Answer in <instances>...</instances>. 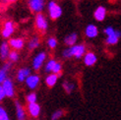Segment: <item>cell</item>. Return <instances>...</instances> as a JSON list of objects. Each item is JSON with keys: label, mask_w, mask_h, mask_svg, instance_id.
<instances>
[{"label": "cell", "mask_w": 121, "mask_h": 120, "mask_svg": "<svg viewBox=\"0 0 121 120\" xmlns=\"http://www.w3.org/2000/svg\"><path fill=\"white\" fill-rule=\"evenodd\" d=\"M85 53V46L84 45H74L73 47L68 49H65L63 51V55L65 57H72L75 56L77 58H80Z\"/></svg>", "instance_id": "obj_1"}, {"label": "cell", "mask_w": 121, "mask_h": 120, "mask_svg": "<svg viewBox=\"0 0 121 120\" xmlns=\"http://www.w3.org/2000/svg\"><path fill=\"white\" fill-rule=\"evenodd\" d=\"M48 10H49V15L52 19H57L62 14L61 8L53 1H50L49 4H48Z\"/></svg>", "instance_id": "obj_2"}, {"label": "cell", "mask_w": 121, "mask_h": 120, "mask_svg": "<svg viewBox=\"0 0 121 120\" xmlns=\"http://www.w3.org/2000/svg\"><path fill=\"white\" fill-rule=\"evenodd\" d=\"M2 89L4 91L5 97H9L12 98L14 95V87H13V83L10 79H6L3 84H2Z\"/></svg>", "instance_id": "obj_3"}, {"label": "cell", "mask_w": 121, "mask_h": 120, "mask_svg": "<svg viewBox=\"0 0 121 120\" xmlns=\"http://www.w3.org/2000/svg\"><path fill=\"white\" fill-rule=\"evenodd\" d=\"M35 24H37V27L39 30L42 32H45L46 29H47V23H46V20L45 18L43 17V15L41 14H39L35 18Z\"/></svg>", "instance_id": "obj_4"}, {"label": "cell", "mask_w": 121, "mask_h": 120, "mask_svg": "<svg viewBox=\"0 0 121 120\" xmlns=\"http://www.w3.org/2000/svg\"><path fill=\"white\" fill-rule=\"evenodd\" d=\"M26 83H27V85L30 89H35L37 88V86L39 85V77L37 76V75H30L27 79H26Z\"/></svg>", "instance_id": "obj_5"}, {"label": "cell", "mask_w": 121, "mask_h": 120, "mask_svg": "<svg viewBox=\"0 0 121 120\" xmlns=\"http://www.w3.org/2000/svg\"><path fill=\"white\" fill-rule=\"evenodd\" d=\"M45 56L46 55H45L44 52H41V53H39V54H38L37 56H35V58L34 59V63H33L35 70H39L41 67L42 63H43V61L45 60Z\"/></svg>", "instance_id": "obj_6"}, {"label": "cell", "mask_w": 121, "mask_h": 120, "mask_svg": "<svg viewBox=\"0 0 121 120\" xmlns=\"http://www.w3.org/2000/svg\"><path fill=\"white\" fill-rule=\"evenodd\" d=\"M30 7L35 12H39L43 8V0H29Z\"/></svg>", "instance_id": "obj_7"}, {"label": "cell", "mask_w": 121, "mask_h": 120, "mask_svg": "<svg viewBox=\"0 0 121 120\" xmlns=\"http://www.w3.org/2000/svg\"><path fill=\"white\" fill-rule=\"evenodd\" d=\"M14 32V26L12 22H6L2 30V35L4 38H9Z\"/></svg>", "instance_id": "obj_8"}, {"label": "cell", "mask_w": 121, "mask_h": 120, "mask_svg": "<svg viewBox=\"0 0 121 120\" xmlns=\"http://www.w3.org/2000/svg\"><path fill=\"white\" fill-rule=\"evenodd\" d=\"M28 109H29V112L33 117H38L39 115V112H40V106L37 103H29V106H28Z\"/></svg>", "instance_id": "obj_9"}, {"label": "cell", "mask_w": 121, "mask_h": 120, "mask_svg": "<svg viewBox=\"0 0 121 120\" xmlns=\"http://www.w3.org/2000/svg\"><path fill=\"white\" fill-rule=\"evenodd\" d=\"M16 113L18 120H26L25 109L23 108V106L20 104L19 101H16Z\"/></svg>", "instance_id": "obj_10"}, {"label": "cell", "mask_w": 121, "mask_h": 120, "mask_svg": "<svg viewBox=\"0 0 121 120\" xmlns=\"http://www.w3.org/2000/svg\"><path fill=\"white\" fill-rule=\"evenodd\" d=\"M105 14H106L105 8L102 7V6H99V7L96 9L95 12V20H98V21H104V18H105Z\"/></svg>", "instance_id": "obj_11"}, {"label": "cell", "mask_w": 121, "mask_h": 120, "mask_svg": "<svg viewBox=\"0 0 121 120\" xmlns=\"http://www.w3.org/2000/svg\"><path fill=\"white\" fill-rule=\"evenodd\" d=\"M31 74V71H30L29 68H24V69H21L19 72H18V75H17V79L19 82H23L25 81V79L30 76Z\"/></svg>", "instance_id": "obj_12"}, {"label": "cell", "mask_w": 121, "mask_h": 120, "mask_svg": "<svg viewBox=\"0 0 121 120\" xmlns=\"http://www.w3.org/2000/svg\"><path fill=\"white\" fill-rule=\"evenodd\" d=\"M84 61H85V64H86L87 66H93L96 62V56L94 54V53L89 52L86 54V56H85Z\"/></svg>", "instance_id": "obj_13"}, {"label": "cell", "mask_w": 121, "mask_h": 120, "mask_svg": "<svg viewBox=\"0 0 121 120\" xmlns=\"http://www.w3.org/2000/svg\"><path fill=\"white\" fill-rule=\"evenodd\" d=\"M120 37H121V33L119 31H115V33H114L113 34L108 35L107 37L106 43L108 44H115V43H117V41H118Z\"/></svg>", "instance_id": "obj_14"}, {"label": "cell", "mask_w": 121, "mask_h": 120, "mask_svg": "<svg viewBox=\"0 0 121 120\" xmlns=\"http://www.w3.org/2000/svg\"><path fill=\"white\" fill-rule=\"evenodd\" d=\"M9 44L7 43H2L0 46V56L2 59H6L9 56Z\"/></svg>", "instance_id": "obj_15"}, {"label": "cell", "mask_w": 121, "mask_h": 120, "mask_svg": "<svg viewBox=\"0 0 121 120\" xmlns=\"http://www.w3.org/2000/svg\"><path fill=\"white\" fill-rule=\"evenodd\" d=\"M86 34L89 38H95L98 35V28L94 25H89L86 28Z\"/></svg>", "instance_id": "obj_16"}, {"label": "cell", "mask_w": 121, "mask_h": 120, "mask_svg": "<svg viewBox=\"0 0 121 120\" xmlns=\"http://www.w3.org/2000/svg\"><path fill=\"white\" fill-rule=\"evenodd\" d=\"M9 44L15 49H21L24 45V41L21 39H12L10 40Z\"/></svg>", "instance_id": "obj_17"}, {"label": "cell", "mask_w": 121, "mask_h": 120, "mask_svg": "<svg viewBox=\"0 0 121 120\" xmlns=\"http://www.w3.org/2000/svg\"><path fill=\"white\" fill-rule=\"evenodd\" d=\"M57 79H58V76H57L56 74L48 75V77L46 78V80H45V83H46V85H47L48 87H53V86L56 84Z\"/></svg>", "instance_id": "obj_18"}, {"label": "cell", "mask_w": 121, "mask_h": 120, "mask_svg": "<svg viewBox=\"0 0 121 120\" xmlns=\"http://www.w3.org/2000/svg\"><path fill=\"white\" fill-rule=\"evenodd\" d=\"M76 40H77V34H69L68 37H66L65 39V43L67 44V45H74V43H76Z\"/></svg>", "instance_id": "obj_19"}, {"label": "cell", "mask_w": 121, "mask_h": 120, "mask_svg": "<svg viewBox=\"0 0 121 120\" xmlns=\"http://www.w3.org/2000/svg\"><path fill=\"white\" fill-rule=\"evenodd\" d=\"M39 45V39L38 38H35L33 39L29 43V48L30 49H34V48H37V47Z\"/></svg>", "instance_id": "obj_20"}, {"label": "cell", "mask_w": 121, "mask_h": 120, "mask_svg": "<svg viewBox=\"0 0 121 120\" xmlns=\"http://www.w3.org/2000/svg\"><path fill=\"white\" fill-rule=\"evenodd\" d=\"M63 87H64V90L68 94H70L72 91H73V89H74V85L72 83H69V82H65L63 84Z\"/></svg>", "instance_id": "obj_21"}, {"label": "cell", "mask_w": 121, "mask_h": 120, "mask_svg": "<svg viewBox=\"0 0 121 120\" xmlns=\"http://www.w3.org/2000/svg\"><path fill=\"white\" fill-rule=\"evenodd\" d=\"M52 72H53V74H56L57 76H61V65H60V63L56 62V64L53 67Z\"/></svg>", "instance_id": "obj_22"}, {"label": "cell", "mask_w": 121, "mask_h": 120, "mask_svg": "<svg viewBox=\"0 0 121 120\" xmlns=\"http://www.w3.org/2000/svg\"><path fill=\"white\" fill-rule=\"evenodd\" d=\"M27 100L29 101V103H37V94L35 93H32L27 95Z\"/></svg>", "instance_id": "obj_23"}, {"label": "cell", "mask_w": 121, "mask_h": 120, "mask_svg": "<svg viewBox=\"0 0 121 120\" xmlns=\"http://www.w3.org/2000/svg\"><path fill=\"white\" fill-rule=\"evenodd\" d=\"M0 120H10L7 112L5 111L2 106H0Z\"/></svg>", "instance_id": "obj_24"}, {"label": "cell", "mask_w": 121, "mask_h": 120, "mask_svg": "<svg viewBox=\"0 0 121 120\" xmlns=\"http://www.w3.org/2000/svg\"><path fill=\"white\" fill-rule=\"evenodd\" d=\"M55 64H56V61H54V60H50V61H48V63L45 66V71L46 72H52L53 67H54V65Z\"/></svg>", "instance_id": "obj_25"}, {"label": "cell", "mask_w": 121, "mask_h": 120, "mask_svg": "<svg viewBox=\"0 0 121 120\" xmlns=\"http://www.w3.org/2000/svg\"><path fill=\"white\" fill-rule=\"evenodd\" d=\"M62 115H63V111H62V110H57V111H55V112H54L53 114H52L51 120H58Z\"/></svg>", "instance_id": "obj_26"}, {"label": "cell", "mask_w": 121, "mask_h": 120, "mask_svg": "<svg viewBox=\"0 0 121 120\" xmlns=\"http://www.w3.org/2000/svg\"><path fill=\"white\" fill-rule=\"evenodd\" d=\"M9 58L11 59V61H17L19 56H18V53L16 51H12L9 53Z\"/></svg>", "instance_id": "obj_27"}, {"label": "cell", "mask_w": 121, "mask_h": 120, "mask_svg": "<svg viewBox=\"0 0 121 120\" xmlns=\"http://www.w3.org/2000/svg\"><path fill=\"white\" fill-rule=\"evenodd\" d=\"M6 79H7V78H6V71L1 69L0 70V84H3V82Z\"/></svg>", "instance_id": "obj_28"}, {"label": "cell", "mask_w": 121, "mask_h": 120, "mask_svg": "<svg viewBox=\"0 0 121 120\" xmlns=\"http://www.w3.org/2000/svg\"><path fill=\"white\" fill-rule=\"evenodd\" d=\"M48 45H49L51 48H54V47L56 46V44H57V40L55 39H53V38H51V39H48Z\"/></svg>", "instance_id": "obj_29"}, {"label": "cell", "mask_w": 121, "mask_h": 120, "mask_svg": "<svg viewBox=\"0 0 121 120\" xmlns=\"http://www.w3.org/2000/svg\"><path fill=\"white\" fill-rule=\"evenodd\" d=\"M104 33L107 34V37H108V35L113 34L114 33H115V31L113 30V28H111V27H107V28L104 30Z\"/></svg>", "instance_id": "obj_30"}, {"label": "cell", "mask_w": 121, "mask_h": 120, "mask_svg": "<svg viewBox=\"0 0 121 120\" xmlns=\"http://www.w3.org/2000/svg\"><path fill=\"white\" fill-rule=\"evenodd\" d=\"M4 98H5V94H4V91L2 89V86L0 85V101H1Z\"/></svg>", "instance_id": "obj_31"}, {"label": "cell", "mask_w": 121, "mask_h": 120, "mask_svg": "<svg viewBox=\"0 0 121 120\" xmlns=\"http://www.w3.org/2000/svg\"><path fill=\"white\" fill-rule=\"evenodd\" d=\"M9 68H10V63H6V64L4 65V67H3L2 69H3V70H5L6 72H7V70H8Z\"/></svg>", "instance_id": "obj_32"}, {"label": "cell", "mask_w": 121, "mask_h": 120, "mask_svg": "<svg viewBox=\"0 0 121 120\" xmlns=\"http://www.w3.org/2000/svg\"><path fill=\"white\" fill-rule=\"evenodd\" d=\"M7 1H8V2H16L17 0H7Z\"/></svg>", "instance_id": "obj_33"}]
</instances>
